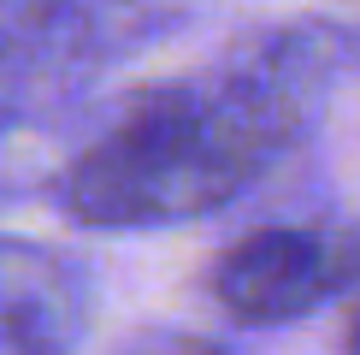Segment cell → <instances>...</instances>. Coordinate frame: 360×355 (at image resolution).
Masks as SVG:
<instances>
[{"mask_svg":"<svg viewBox=\"0 0 360 355\" xmlns=\"http://www.w3.org/2000/svg\"><path fill=\"white\" fill-rule=\"evenodd\" d=\"M342 77H354L349 24L290 18L248 30L207 66L136 89L65 166L59 207L89 231L207 219L307 142Z\"/></svg>","mask_w":360,"mask_h":355,"instance_id":"1","label":"cell"},{"mask_svg":"<svg viewBox=\"0 0 360 355\" xmlns=\"http://www.w3.org/2000/svg\"><path fill=\"white\" fill-rule=\"evenodd\" d=\"M189 0H18L0 12V125L83 95L107 66L184 24Z\"/></svg>","mask_w":360,"mask_h":355,"instance_id":"2","label":"cell"},{"mask_svg":"<svg viewBox=\"0 0 360 355\" xmlns=\"http://www.w3.org/2000/svg\"><path fill=\"white\" fill-rule=\"evenodd\" d=\"M219 314L266 332V325L307 320L313 308H325L331 296L349 290V249L342 231L319 225H260L236 237L231 249L207 273Z\"/></svg>","mask_w":360,"mask_h":355,"instance_id":"3","label":"cell"},{"mask_svg":"<svg viewBox=\"0 0 360 355\" xmlns=\"http://www.w3.org/2000/svg\"><path fill=\"white\" fill-rule=\"evenodd\" d=\"M95 325V273L59 243L0 237V355H71Z\"/></svg>","mask_w":360,"mask_h":355,"instance_id":"4","label":"cell"},{"mask_svg":"<svg viewBox=\"0 0 360 355\" xmlns=\"http://www.w3.org/2000/svg\"><path fill=\"white\" fill-rule=\"evenodd\" d=\"M112 355H231V349L219 337H201V332H136Z\"/></svg>","mask_w":360,"mask_h":355,"instance_id":"5","label":"cell"},{"mask_svg":"<svg viewBox=\"0 0 360 355\" xmlns=\"http://www.w3.org/2000/svg\"><path fill=\"white\" fill-rule=\"evenodd\" d=\"M342 249H349V285H360V225L342 231Z\"/></svg>","mask_w":360,"mask_h":355,"instance_id":"6","label":"cell"},{"mask_svg":"<svg viewBox=\"0 0 360 355\" xmlns=\"http://www.w3.org/2000/svg\"><path fill=\"white\" fill-rule=\"evenodd\" d=\"M349 54H354V77H360V24H349Z\"/></svg>","mask_w":360,"mask_h":355,"instance_id":"7","label":"cell"},{"mask_svg":"<svg viewBox=\"0 0 360 355\" xmlns=\"http://www.w3.org/2000/svg\"><path fill=\"white\" fill-rule=\"evenodd\" d=\"M6 6H18V0H0V12H6Z\"/></svg>","mask_w":360,"mask_h":355,"instance_id":"8","label":"cell"}]
</instances>
